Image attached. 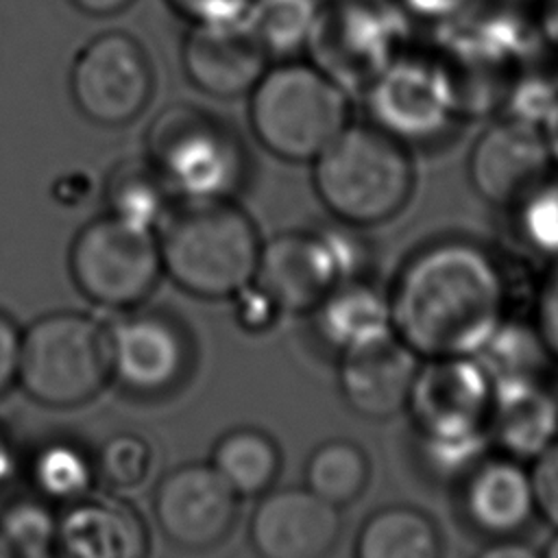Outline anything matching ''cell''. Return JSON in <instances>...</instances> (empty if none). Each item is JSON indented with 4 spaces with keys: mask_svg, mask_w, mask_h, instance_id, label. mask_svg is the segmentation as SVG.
<instances>
[{
    "mask_svg": "<svg viewBox=\"0 0 558 558\" xmlns=\"http://www.w3.org/2000/svg\"><path fill=\"white\" fill-rule=\"evenodd\" d=\"M46 558H52V556H46Z\"/></svg>",
    "mask_w": 558,
    "mask_h": 558,
    "instance_id": "cell-45",
    "label": "cell"
},
{
    "mask_svg": "<svg viewBox=\"0 0 558 558\" xmlns=\"http://www.w3.org/2000/svg\"><path fill=\"white\" fill-rule=\"evenodd\" d=\"M405 144L371 122L347 129L312 161V183L338 222L364 229L399 216L414 192Z\"/></svg>",
    "mask_w": 558,
    "mask_h": 558,
    "instance_id": "cell-4",
    "label": "cell"
},
{
    "mask_svg": "<svg viewBox=\"0 0 558 558\" xmlns=\"http://www.w3.org/2000/svg\"><path fill=\"white\" fill-rule=\"evenodd\" d=\"M181 59L190 83L216 98H235L251 92L270 61L244 17L192 24L183 39Z\"/></svg>",
    "mask_w": 558,
    "mask_h": 558,
    "instance_id": "cell-17",
    "label": "cell"
},
{
    "mask_svg": "<svg viewBox=\"0 0 558 558\" xmlns=\"http://www.w3.org/2000/svg\"><path fill=\"white\" fill-rule=\"evenodd\" d=\"M148 532L142 517L111 497H83L57 519L61 558H148Z\"/></svg>",
    "mask_w": 558,
    "mask_h": 558,
    "instance_id": "cell-20",
    "label": "cell"
},
{
    "mask_svg": "<svg viewBox=\"0 0 558 558\" xmlns=\"http://www.w3.org/2000/svg\"><path fill=\"white\" fill-rule=\"evenodd\" d=\"M262 242L251 216L231 198L183 201L166 214L161 266L185 292L229 299L253 283Z\"/></svg>",
    "mask_w": 558,
    "mask_h": 558,
    "instance_id": "cell-3",
    "label": "cell"
},
{
    "mask_svg": "<svg viewBox=\"0 0 558 558\" xmlns=\"http://www.w3.org/2000/svg\"><path fill=\"white\" fill-rule=\"evenodd\" d=\"M168 187L148 159H124L107 177L105 201L111 216L153 231L166 216Z\"/></svg>",
    "mask_w": 558,
    "mask_h": 558,
    "instance_id": "cell-26",
    "label": "cell"
},
{
    "mask_svg": "<svg viewBox=\"0 0 558 558\" xmlns=\"http://www.w3.org/2000/svg\"><path fill=\"white\" fill-rule=\"evenodd\" d=\"M475 558H543V551H536L523 536L512 538H493L488 541Z\"/></svg>",
    "mask_w": 558,
    "mask_h": 558,
    "instance_id": "cell-38",
    "label": "cell"
},
{
    "mask_svg": "<svg viewBox=\"0 0 558 558\" xmlns=\"http://www.w3.org/2000/svg\"><path fill=\"white\" fill-rule=\"evenodd\" d=\"M20 331L9 316L0 312V397L17 379Z\"/></svg>",
    "mask_w": 558,
    "mask_h": 558,
    "instance_id": "cell-37",
    "label": "cell"
},
{
    "mask_svg": "<svg viewBox=\"0 0 558 558\" xmlns=\"http://www.w3.org/2000/svg\"><path fill=\"white\" fill-rule=\"evenodd\" d=\"M161 270L159 240L153 231L111 214L87 222L70 246L76 288L102 307L140 305L157 286Z\"/></svg>",
    "mask_w": 558,
    "mask_h": 558,
    "instance_id": "cell-9",
    "label": "cell"
},
{
    "mask_svg": "<svg viewBox=\"0 0 558 558\" xmlns=\"http://www.w3.org/2000/svg\"><path fill=\"white\" fill-rule=\"evenodd\" d=\"M490 403L493 379L477 357L418 362L405 412L432 475L460 482L488 453Z\"/></svg>",
    "mask_w": 558,
    "mask_h": 558,
    "instance_id": "cell-2",
    "label": "cell"
},
{
    "mask_svg": "<svg viewBox=\"0 0 558 558\" xmlns=\"http://www.w3.org/2000/svg\"><path fill=\"white\" fill-rule=\"evenodd\" d=\"M253 283L281 312H312L340 283L336 264L320 229L288 231L262 244Z\"/></svg>",
    "mask_w": 558,
    "mask_h": 558,
    "instance_id": "cell-18",
    "label": "cell"
},
{
    "mask_svg": "<svg viewBox=\"0 0 558 558\" xmlns=\"http://www.w3.org/2000/svg\"><path fill=\"white\" fill-rule=\"evenodd\" d=\"M240 299L238 303V318L240 325L251 331H262L275 323V318L281 314V310L272 303V299L259 290L255 283L246 286L242 292L235 294Z\"/></svg>",
    "mask_w": 558,
    "mask_h": 558,
    "instance_id": "cell-35",
    "label": "cell"
},
{
    "mask_svg": "<svg viewBox=\"0 0 558 558\" xmlns=\"http://www.w3.org/2000/svg\"><path fill=\"white\" fill-rule=\"evenodd\" d=\"M530 473L538 519L558 532V438L530 462Z\"/></svg>",
    "mask_w": 558,
    "mask_h": 558,
    "instance_id": "cell-32",
    "label": "cell"
},
{
    "mask_svg": "<svg viewBox=\"0 0 558 558\" xmlns=\"http://www.w3.org/2000/svg\"><path fill=\"white\" fill-rule=\"evenodd\" d=\"M510 279L482 242L447 235L418 246L388 290L395 336L421 360L477 355L510 318Z\"/></svg>",
    "mask_w": 558,
    "mask_h": 558,
    "instance_id": "cell-1",
    "label": "cell"
},
{
    "mask_svg": "<svg viewBox=\"0 0 558 558\" xmlns=\"http://www.w3.org/2000/svg\"><path fill=\"white\" fill-rule=\"evenodd\" d=\"M179 15L192 24L233 22L246 17L253 0H166Z\"/></svg>",
    "mask_w": 558,
    "mask_h": 558,
    "instance_id": "cell-34",
    "label": "cell"
},
{
    "mask_svg": "<svg viewBox=\"0 0 558 558\" xmlns=\"http://www.w3.org/2000/svg\"><path fill=\"white\" fill-rule=\"evenodd\" d=\"M368 122L401 144H427L453 120L451 92L434 61L401 54L364 92Z\"/></svg>",
    "mask_w": 558,
    "mask_h": 558,
    "instance_id": "cell-11",
    "label": "cell"
},
{
    "mask_svg": "<svg viewBox=\"0 0 558 558\" xmlns=\"http://www.w3.org/2000/svg\"><path fill=\"white\" fill-rule=\"evenodd\" d=\"M543 558H558V532L554 534V538L547 543L545 551H543Z\"/></svg>",
    "mask_w": 558,
    "mask_h": 558,
    "instance_id": "cell-43",
    "label": "cell"
},
{
    "mask_svg": "<svg viewBox=\"0 0 558 558\" xmlns=\"http://www.w3.org/2000/svg\"><path fill=\"white\" fill-rule=\"evenodd\" d=\"M371 473V458L357 442L329 438L312 449L305 462V486L336 508H344L364 495Z\"/></svg>",
    "mask_w": 558,
    "mask_h": 558,
    "instance_id": "cell-25",
    "label": "cell"
},
{
    "mask_svg": "<svg viewBox=\"0 0 558 558\" xmlns=\"http://www.w3.org/2000/svg\"><path fill=\"white\" fill-rule=\"evenodd\" d=\"M519 244L551 264L558 262V172L508 209Z\"/></svg>",
    "mask_w": 558,
    "mask_h": 558,
    "instance_id": "cell-29",
    "label": "cell"
},
{
    "mask_svg": "<svg viewBox=\"0 0 558 558\" xmlns=\"http://www.w3.org/2000/svg\"><path fill=\"white\" fill-rule=\"evenodd\" d=\"M31 480L46 501L68 506L87 497L98 477L94 460L78 445L52 440L33 456Z\"/></svg>",
    "mask_w": 558,
    "mask_h": 558,
    "instance_id": "cell-28",
    "label": "cell"
},
{
    "mask_svg": "<svg viewBox=\"0 0 558 558\" xmlns=\"http://www.w3.org/2000/svg\"><path fill=\"white\" fill-rule=\"evenodd\" d=\"M403 15H414L423 20L436 22H451L453 17L462 15L475 0H395Z\"/></svg>",
    "mask_w": 558,
    "mask_h": 558,
    "instance_id": "cell-36",
    "label": "cell"
},
{
    "mask_svg": "<svg viewBox=\"0 0 558 558\" xmlns=\"http://www.w3.org/2000/svg\"><path fill=\"white\" fill-rule=\"evenodd\" d=\"M211 466L238 497H262L275 486L281 451L270 434L257 427H238L218 438Z\"/></svg>",
    "mask_w": 558,
    "mask_h": 558,
    "instance_id": "cell-24",
    "label": "cell"
},
{
    "mask_svg": "<svg viewBox=\"0 0 558 558\" xmlns=\"http://www.w3.org/2000/svg\"><path fill=\"white\" fill-rule=\"evenodd\" d=\"M536 39L545 41V48L558 54V0H543L536 13Z\"/></svg>",
    "mask_w": 558,
    "mask_h": 558,
    "instance_id": "cell-39",
    "label": "cell"
},
{
    "mask_svg": "<svg viewBox=\"0 0 558 558\" xmlns=\"http://www.w3.org/2000/svg\"><path fill=\"white\" fill-rule=\"evenodd\" d=\"M405 15L388 0H325L305 52L347 94L364 92L403 50Z\"/></svg>",
    "mask_w": 558,
    "mask_h": 558,
    "instance_id": "cell-8",
    "label": "cell"
},
{
    "mask_svg": "<svg viewBox=\"0 0 558 558\" xmlns=\"http://www.w3.org/2000/svg\"><path fill=\"white\" fill-rule=\"evenodd\" d=\"M554 168L543 129L510 113L493 120L469 155L473 190L506 211L556 172Z\"/></svg>",
    "mask_w": 558,
    "mask_h": 558,
    "instance_id": "cell-12",
    "label": "cell"
},
{
    "mask_svg": "<svg viewBox=\"0 0 558 558\" xmlns=\"http://www.w3.org/2000/svg\"><path fill=\"white\" fill-rule=\"evenodd\" d=\"M325 0H253L246 22L268 57H292L305 50Z\"/></svg>",
    "mask_w": 558,
    "mask_h": 558,
    "instance_id": "cell-27",
    "label": "cell"
},
{
    "mask_svg": "<svg viewBox=\"0 0 558 558\" xmlns=\"http://www.w3.org/2000/svg\"><path fill=\"white\" fill-rule=\"evenodd\" d=\"M78 11L87 13V15H98V17H107V15H116L120 11H124L129 4H133V0H70Z\"/></svg>",
    "mask_w": 558,
    "mask_h": 558,
    "instance_id": "cell-41",
    "label": "cell"
},
{
    "mask_svg": "<svg viewBox=\"0 0 558 558\" xmlns=\"http://www.w3.org/2000/svg\"><path fill=\"white\" fill-rule=\"evenodd\" d=\"M257 142L279 159L314 161L351 122L349 94L312 63L268 68L251 89Z\"/></svg>",
    "mask_w": 558,
    "mask_h": 558,
    "instance_id": "cell-5",
    "label": "cell"
},
{
    "mask_svg": "<svg viewBox=\"0 0 558 558\" xmlns=\"http://www.w3.org/2000/svg\"><path fill=\"white\" fill-rule=\"evenodd\" d=\"M541 129H543V133H545V140H547V146H549L554 166L558 168V102H556V107L549 111V116L543 120Z\"/></svg>",
    "mask_w": 558,
    "mask_h": 558,
    "instance_id": "cell-42",
    "label": "cell"
},
{
    "mask_svg": "<svg viewBox=\"0 0 558 558\" xmlns=\"http://www.w3.org/2000/svg\"><path fill=\"white\" fill-rule=\"evenodd\" d=\"M310 314L318 338L338 355L395 333L388 292L371 279L338 283Z\"/></svg>",
    "mask_w": 558,
    "mask_h": 558,
    "instance_id": "cell-22",
    "label": "cell"
},
{
    "mask_svg": "<svg viewBox=\"0 0 558 558\" xmlns=\"http://www.w3.org/2000/svg\"><path fill=\"white\" fill-rule=\"evenodd\" d=\"M340 532V508L307 486L270 488L262 495L248 525V538L259 558H327Z\"/></svg>",
    "mask_w": 558,
    "mask_h": 558,
    "instance_id": "cell-15",
    "label": "cell"
},
{
    "mask_svg": "<svg viewBox=\"0 0 558 558\" xmlns=\"http://www.w3.org/2000/svg\"><path fill=\"white\" fill-rule=\"evenodd\" d=\"M17 473V453L11 436L0 427V493L11 484Z\"/></svg>",
    "mask_w": 558,
    "mask_h": 558,
    "instance_id": "cell-40",
    "label": "cell"
},
{
    "mask_svg": "<svg viewBox=\"0 0 558 558\" xmlns=\"http://www.w3.org/2000/svg\"><path fill=\"white\" fill-rule=\"evenodd\" d=\"M109 377V336L92 316L52 312L20 333L15 381L41 405L76 408L96 397Z\"/></svg>",
    "mask_w": 558,
    "mask_h": 558,
    "instance_id": "cell-7",
    "label": "cell"
},
{
    "mask_svg": "<svg viewBox=\"0 0 558 558\" xmlns=\"http://www.w3.org/2000/svg\"><path fill=\"white\" fill-rule=\"evenodd\" d=\"M0 534L15 558H46L57 547V517L41 499H15L0 512Z\"/></svg>",
    "mask_w": 558,
    "mask_h": 558,
    "instance_id": "cell-30",
    "label": "cell"
},
{
    "mask_svg": "<svg viewBox=\"0 0 558 558\" xmlns=\"http://www.w3.org/2000/svg\"><path fill=\"white\" fill-rule=\"evenodd\" d=\"M438 523L410 504L373 510L357 530L353 558H442Z\"/></svg>",
    "mask_w": 558,
    "mask_h": 558,
    "instance_id": "cell-23",
    "label": "cell"
},
{
    "mask_svg": "<svg viewBox=\"0 0 558 558\" xmlns=\"http://www.w3.org/2000/svg\"><path fill=\"white\" fill-rule=\"evenodd\" d=\"M109 336V368L118 386L135 397L172 392L190 366L185 331L159 312H135L120 318Z\"/></svg>",
    "mask_w": 558,
    "mask_h": 558,
    "instance_id": "cell-14",
    "label": "cell"
},
{
    "mask_svg": "<svg viewBox=\"0 0 558 558\" xmlns=\"http://www.w3.org/2000/svg\"><path fill=\"white\" fill-rule=\"evenodd\" d=\"M146 153L168 192L183 201L233 198L246 177L238 133L216 113L187 102L168 105L155 116Z\"/></svg>",
    "mask_w": 558,
    "mask_h": 558,
    "instance_id": "cell-6",
    "label": "cell"
},
{
    "mask_svg": "<svg viewBox=\"0 0 558 558\" xmlns=\"http://www.w3.org/2000/svg\"><path fill=\"white\" fill-rule=\"evenodd\" d=\"M421 357L395 333L340 355V392L362 418L388 421L405 412Z\"/></svg>",
    "mask_w": 558,
    "mask_h": 558,
    "instance_id": "cell-19",
    "label": "cell"
},
{
    "mask_svg": "<svg viewBox=\"0 0 558 558\" xmlns=\"http://www.w3.org/2000/svg\"><path fill=\"white\" fill-rule=\"evenodd\" d=\"M0 558H15V554L11 551V547L7 545V541L2 538V534H0Z\"/></svg>",
    "mask_w": 558,
    "mask_h": 558,
    "instance_id": "cell-44",
    "label": "cell"
},
{
    "mask_svg": "<svg viewBox=\"0 0 558 558\" xmlns=\"http://www.w3.org/2000/svg\"><path fill=\"white\" fill-rule=\"evenodd\" d=\"M153 63L144 46L124 31L96 35L76 54L70 92L76 109L102 126L135 120L153 96Z\"/></svg>",
    "mask_w": 558,
    "mask_h": 558,
    "instance_id": "cell-10",
    "label": "cell"
},
{
    "mask_svg": "<svg viewBox=\"0 0 558 558\" xmlns=\"http://www.w3.org/2000/svg\"><path fill=\"white\" fill-rule=\"evenodd\" d=\"M238 499L211 462H187L157 484L155 519L177 547L207 551L229 536L238 517Z\"/></svg>",
    "mask_w": 558,
    "mask_h": 558,
    "instance_id": "cell-13",
    "label": "cell"
},
{
    "mask_svg": "<svg viewBox=\"0 0 558 558\" xmlns=\"http://www.w3.org/2000/svg\"><path fill=\"white\" fill-rule=\"evenodd\" d=\"M534 327L549 357L558 362V262L554 264V270L547 275L538 290Z\"/></svg>",
    "mask_w": 558,
    "mask_h": 558,
    "instance_id": "cell-33",
    "label": "cell"
},
{
    "mask_svg": "<svg viewBox=\"0 0 558 558\" xmlns=\"http://www.w3.org/2000/svg\"><path fill=\"white\" fill-rule=\"evenodd\" d=\"M460 512L480 536H523L538 519L530 464L506 453H486L460 480Z\"/></svg>",
    "mask_w": 558,
    "mask_h": 558,
    "instance_id": "cell-16",
    "label": "cell"
},
{
    "mask_svg": "<svg viewBox=\"0 0 558 558\" xmlns=\"http://www.w3.org/2000/svg\"><path fill=\"white\" fill-rule=\"evenodd\" d=\"M155 464V453L150 442L131 432L113 434L102 442L94 458L96 477L116 490L142 488Z\"/></svg>",
    "mask_w": 558,
    "mask_h": 558,
    "instance_id": "cell-31",
    "label": "cell"
},
{
    "mask_svg": "<svg viewBox=\"0 0 558 558\" xmlns=\"http://www.w3.org/2000/svg\"><path fill=\"white\" fill-rule=\"evenodd\" d=\"M488 438L527 464L558 438V399L543 377L493 381Z\"/></svg>",
    "mask_w": 558,
    "mask_h": 558,
    "instance_id": "cell-21",
    "label": "cell"
}]
</instances>
